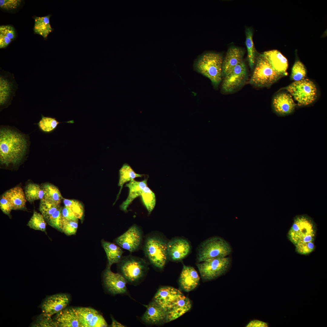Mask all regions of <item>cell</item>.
Masks as SVG:
<instances>
[{"label": "cell", "mask_w": 327, "mask_h": 327, "mask_svg": "<svg viewBox=\"0 0 327 327\" xmlns=\"http://www.w3.org/2000/svg\"><path fill=\"white\" fill-rule=\"evenodd\" d=\"M27 148L24 135L13 130L2 128L0 131V162L6 166L21 160Z\"/></svg>", "instance_id": "obj_1"}, {"label": "cell", "mask_w": 327, "mask_h": 327, "mask_svg": "<svg viewBox=\"0 0 327 327\" xmlns=\"http://www.w3.org/2000/svg\"><path fill=\"white\" fill-rule=\"evenodd\" d=\"M223 58L220 54L207 52L201 55L197 60L195 69L198 72L208 78L215 87L222 81L223 77Z\"/></svg>", "instance_id": "obj_2"}, {"label": "cell", "mask_w": 327, "mask_h": 327, "mask_svg": "<svg viewBox=\"0 0 327 327\" xmlns=\"http://www.w3.org/2000/svg\"><path fill=\"white\" fill-rule=\"evenodd\" d=\"M231 247L225 240L219 237L210 238L202 243L198 255L199 262L227 256L232 252Z\"/></svg>", "instance_id": "obj_3"}, {"label": "cell", "mask_w": 327, "mask_h": 327, "mask_svg": "<svg viewBox=\"0 0 327 327\" xmlns=\"http://www.w3.org/2000/svg\"><path fill=\"white\" fill-rule=\"evenodd\" d=\"M283 76L276 71L264 55L261 54L257 59L249 83L258 87L268 86Z\"/></svg>", "instance_id": "obj_4"}, {"label": "cell", "mask_w": 327, "mask_h": 327, "mask_svg": "<svg viewBox=\"0 0 327 327\" xmlns=\"http://www.w3.org/2000/svg\"><path fill=\"white\" fill-rule=\"evenodd\" d=\"M167 243L155 236H149L145 241L144 250L150 263L155 267L163 268L168 257Z\"/></svg>", "instance_id": "obj_5"}, {"label": "cell", "mask_w": 327, "mask_h": 327, "mask_svg": "<svg viewBox=\"0 0 327 327\" xmlns=\"http://www.w3.org/2000/svg\"><path fill=\"white\" fill-rule=\"evenodd\" d=\"M285 89L289 92L299 106H306L316 99L317 91L315 84L308 79L295 81Z\"/></svg>", "instance_id": "obj_6"}, {"label": "cell", "mask_w": 327, "mask_h": 327, "mask_svg": "<svg viewBox=\"0 0 327 327\" xmlns=\"http://www.w3.org/2000/svg\"><path fill=\"white\" fill-rule=\"evenodd\" d=\"M119 263L121 274L130 282L138 281L148 269L147 263L144 259L131 255L121 258Z\"/></svg>", "instance_id": "obj_7"}, {"label": "cell", "mask_w": 327, "mask_h": 327, "mask_svg": "<svg viewBox=\"0 0 327 327\" xmlns=\"http://www.w3.org/2000/svg\"><path fill=\"white\" fill-rule=\"evenodd\" d=\"M315 226L313 219L306 214L298 215L294 218L288 233L289 240L295 246L307 236L315 234Z\"/></svg>", "instance_id": "obj_8"}, {"label": "cell", "mask_w": 327, "mask_h": 327, "mask_svg": "<svg viewBox=\"0 0 327 327\" xmlns=\"http://www.w3.org/2000/svg\"><path fill=\"white\" fill-rule=\"evenodd\" d=\"M231 259L228 256L208 260L197 264L200 274L204 279L210 280L223 274L229 268Z\"/></svg>", "instance_id": "obj_9"}, {"label": "cell", "mask_w": 327, "mask_h": 327, "mask_svg": "<svg viewBox=\"0 0 327 327\" xmlns=\"http://www.w3.org/2000/svg\"><path fill=\"white\" fill-rule=\"evenodd\" d=\"M247 77L246 65L242 61L224 76L222 91L228 93L237 90L244 84Z\"/></svg>", "instance_id": "obj_10"}, {"label": "cell", "mask_w": 327, "mask_h": 327, "mask_svg": "<svg viewBox=\"0 0 327 327\" xmlns=\"http://www.w3.org/2000/svg\"><path fill=\"white\" fill-rule=\"evenodd\" d=\"M142 239V231L139 227L134 224L117 237L115 242L123 249L132 252L140 248Z\"/></svg>", "instance_id": "obj_11"}, {"label": "cell", "mask_w": 327, "mask_h": 327, "mask_svg": "<svg viewBox=\"0 0 327 327\" xmlns=\"http://www.w3.org/2000/svg\"><path fill=\"white\" fill-rule=\"evenodd\" d=\"M70 301L65 294H54L48 297L41 306L42 314L49 316L57 314L66 308Z\"/></svg>", "instance_id": "obj_12"}, {"label": "cell", "mask_w": 327, "mask_h": 327, "mask_svg": "<svg viewBox=\"0 0 327 327\" xmlns=\"http://www.w3.org/2000/svg\"><path fill=\"white\" fill-rule=\"evenodd\" d=\"M103 280L106 288L113 294H123L127 292V280L119 273L112 272L108 266L103 274Z\"/></svg>", "instance_id": "obj_13"}, {"label": "cell", "mask_w": 327, "mask_h": 327, "mask_svg": "<svg viewBox=\"0 0 327 327\" xmlns=\"http://www.w3.org/2000/svg\"><path fill=\"white\" fill-rule=\"evenodd\" d=\"M82 327H107L103 316L94 309L89 307L76 308Z\"/></svg>", "instance_id": "obj_14"}, {"label": "cell", "mask_w": 327, "mask_h": 327, "mask_svg": "<svg viewBox=\"0 0 327 327\" xmlns=\"http://www.w3.org/2000/svg\"><path fill=\"white\" fill-rule=\"evenodd\" d=\"M182 294L177 289L171 287H164L158 290L154 297L153 301L167 312L171 308Z\"/></svg>", "instance_id": "obj_15"}, {"label": "cell", "mask_w": 327, "mask_h": 327, "mask_svg": "<svg viewBox=\"0 0 327 327\" xmlns=\"http://www.w3.org/2000/svg\"><path fill=\"white\" fill-rule=\"evenodd\" d=\"M53 320L56 327H82L76 308H65L56 314Z\"/></svg>", "instance_id": "obj_16"}, {"label": "cell", "mask_w": 327, "mask_h": 327, "mask_svg": "<svg viewBox=\"0 0 327 327\" xmlns=\"http://www.w3.org/2000/svg\"><path fill=\"white\" fill-rule=\"evenodd\" d=\"M146 310L142 319L150 324H159L166 322L167 312L153 301L146 306Z\"/></svg>", "instance_id": "obj_17"}, {"label": "cell", "mask_w": 327, "mask_h": 327, "mask_svg": "<svg viewBox=\"0 0 327 327\" xmlns=\"http://www.w3.org/2000/svg\"><path fill=\"white\" fill-rule=\"evenodd\" d=\"M168 257L174 261L180 260L189 253L190 247L188 242L182 239H175L167 243Z\"/></svg>", "instance_id": "obj_18"}, {"label": "cell", "mask_w": 327, "mask_h": 327, "mask_svg": "<svg viewBox=\"0 0 327 327\" xmlns=\"http://www.w3.org/2000/svg\"><path fill=\"white\" fill-rule=\"evenodd\" d=\"M272 105L276 112L285 115L292 112L295 108L296 104L290 94L282 92L277 94L274 97Z\"/></svg>", "instance_id": "obj_19"}, {"label": "cell", "mask_w": 327, "mask_h": 327, "mask_svg": "<svg viewBox=\"0 0 327 327\" xmlns=\"http://www.w3.org/2000/svg\"><path fill=\"white\" fill-rule=\"evenodd\" d=\"M263 54L276 71L282 76L286 74L288 61L280 52L273 50L265 51Z\"/></svg>", "instance_id": "obj_20"}, {"label": "cell", "mask_w": 327, "mask_h": 327, "mask_svg": "<svg viewBox=\"0 0 327 327\" xmlns=\"http://www.w3.org/2000/svg\"><path fill=\"white\" fill-rule=\"evenodd\" d=\"M200 279L197 272L193 267L183 265L180 282L184 290L189 292L194 289L198 285Z\"/></svg>", "instance_id": "obj_21"}, {"label": "cell", "mask_w": 327, "mask_h": 327, "mask_svg": "<svg viewBox=\"0 0 327 327\" xmlns=\"http://www.w3.org/2000/svg\"><path fill=\"white\" fill-rule=\"evenodd\" d=\"M243 52L237 47H232L227 51L222 64L223 77L230 72L243 61Z\"/></svg>", "instance_id": "obj_22"}, {"label": "cell", "mask_w": 327, "mask_h": 327, "mask_svg": "<svg viewBox=\"0 0 327 327\" xmlns=\"http://www.w3.org/2000/svg\"><path fill=\"white\" fill-rule=\"evenodd\" d=\"M189 299L183 294L179 298L173 306L167 311L166 322L177 319L187 312L191 308Z\"/></svg>", "instance_id": "obj_23"}, {"label": "cell", "mask_w": 327, "mask_h": 327, "mask_svg": "<svg viewBox=\"0 0 327 327\" xmlns=\"http://www.w3.org/2000/svg\"><path fill=\"white\" fill-rule=\"evenodd\" d=\"M147 179L141 181H137L132 180L125 186L129 188V192L128 197L121 205V209L126 212L127 208L134 199L141 195L144 189L147 186Z\"/></svg>", "instance_id": "obj_24"}, {"label": "cell", "mask_w": 327, "mask_h": 327, "mask_svg": "<svg viewBox=\"0 0 327 327\" xmlns=\"http://www.w3.org/2000/svg\"><path fill=\"white\" fill-rule=\"evenodd\" d=\"M3 195L10 203L12 210H19L25 207L26 200L25 193L21 187H16L12 188Z\"/></svg>", "instance_id": "obj_25"}, {"label": "cell", "mask_w": 327, "mask_h": 327, "mask_svg": "<svg viewBox=\"0 0 327 327\" xmlns=\"http://www.w3.org/2000/svg\"><path fill=\"white\" fill-rule=\"evenodd\" d=\"M101 243L107 257L108 266L111 267L113 264L119 263L123 253L120 247L114 243L104 240H102Z\"/></svg>", "instance_id": "obj_26"}, {"label": "cell", "mask_w": 327, "mask_h": 327, "mask_svg": "<svg viewBox=\"0 0 327 327\" xmlns=\"http://www.w3.org/2000/svg\"><path fill=\"white\" fill-rule=\"evenodd\" d=\"M0 106H3L8 104L14 94L13 82L8 79L7 77L1 75L0 80Z\"/></svg>", "instance_id": "obj_27"}, {"label": "cell", "mask_w": 327, "mask_h": 327, "mask_svg": "<svg viewBox=\"0 0 327 327\" xmlns=\"http://www.w3.org/2000/svg\"><path fill=\"white\" fill-rule=\"evenodd\" d=\"M50 15L43 17H35L33 30L35 34L41 35L45 38L52 31L50 21Z\"/></svg>", "instance_id": "obj_28"}, {"label": "cell", "mask_w": 327, "mask_h": 327, "mask_svg": "<svg viewBox=\"0 0 327 327\" xmlns=\"http://www.w3.org/2000/svg\"><path fill=\"white\" fill-rule=\"evenodd\" d=\"M44 193V199L57 205H60L63 197L58 188L50 183L41 186Z\"/></svg>", "instance_id": "obj_29"}, {"label": "cell", "mask_w": 327, "mask_h": 327, "mask_svg": "<svg viewBox=\"0 0 327 327\" xmlns=\"http://www.w3.org/2000/svg\"><path fill=\"white\" fill-rule=\"evenodd\" d=\"M143 175L136 173L129 164H124L119 170L120 178L118 186L120 187V189L117 199L125 183L136 177H142Z\"/></svg>", "instance_id": "obj_30"}, {"label": "cell", "mask_w": 327, "mask_h": 327, "mask_svg": "<svg viewBox=\"0 0 327 327\" xmlns=\"http://www.w3.org/2000/svg\"><path fill=\"white\" fill-rule=\"evenodd\" d=\"M16 34L14 28L10 25L0 26V48L6 47L15 39Z\"/></svg>", "instance_id": "obj_31"}, {"label": "cell", "mask_w": 327, "mask_h": 327, "mask_svg": "<svg viewBox=\"0 0 327 327\" xmlns=\"http://www.w3.org/2000/svg\"><path fill=\"white\" fill-rule=\"evenodd\" d=\"M25 194L26 200L30 202L44 198V193L42 187L35 183L28 184L25 188Z\"/></svg>", "instance_id": "obj_32"}, {"label": "cell", "mask_w": 327, "mask_h": 327, "mask_svg": "<svg viewBox=\"0 0 327 327\" xmlns=\"http://www.w3.org/2000/svg\"><path fill=\"white\" fill-rule=\"evenodd\" d=\"M253 32L250 28L246 30V44L247 51V58L249 66L253 69L255 63V51L253 39Z\"/></svg>", "instance_id": "obj_33"}, {"label": "cell", "mask_w": 327, "mask_h": 327, "mask_svg": "<svg viewBox=\"0 0 327 327\" xmlns=\"http://www.w3.org/2000/svg\"><path fill=\"white\" fill-rule=\"evenodd\" d=\"M141 196L143 203L150 214L156 204L155 194L147 186L144 189Z\"/></svg>", "instance_id": "obj_34"}, {"label": "cell", "mask_w": 327, "mask_h": 327, "mask_svg": "<svg viewBox=\"0 0 327 327\" xmlns=\"http://www.w3.org/2000/svg\"><path fill=\"white\" fill-rule=\"evenodd\" d=\"M45 221L41 214L34 211L27 225L35 230L45 231L46 226Z\"/></svg>", "instance_id": "obj_35"}, {"label": "cell", "mask_w": 327, "mask_h": 327, "mask_svg": "<svg viewBox=\"0 0 327 327\" xmlns=\"http://www.w3.org/2000/svg\"><path fill=\"white\" fill-rule=\"evenodd\" d=\"M60 205H57L43 199L40 200L39 209L46 221L58 209Z\"/></svg>", "instance_id": "obj_36"}, {"label": "cell", "mask_w": 327, "mask_h": 327, "mask_svg": "<svg viewBox=\"0 0 327 327\" xmlns=\"http://www.w3.org/2000/svg\"><path fill=\"white\" fill-rule=\"evenodd\" d=\"M65 206L68 208L78 219H81L83 216L84 209L81 203L75 200L64 199Z\"/></svg>", "instance_id": "obj_37"}, {"label": "cell", "mask_w": 327, "mask_h": 327, "mask_svg": "<svg viewBox=\"0 0 327 327\" xmlns=\"http://www.w3.org/2000/svg\"><path fill=\"white\" fill-rule=\"evenodd\" d=\"M59 123L54 118L42 115L41 118L38 124L42 131L49 133L54 130Z\"/></svg>", "instance_id": "obj_38"}, {"label": "cell", "mask_w": 327, "mask_h": 327, "mask_svg": "<svg viewBox=\"0 0 327 327\" xmlns=\"http://www.w3.org/2000/svg\"><path fill=\"white\" fill-rule=\"evenodd\" d=\"M306 74V69L304 64L300 61H296L292 68L291 77L294 81L305 79Z\"/></svg>", "instance_id": "obj_39"}, {"label": "cell", "mask_w": 327, "mask_h": 327, "mask_svg": "<svg viewBox=\"0 0 327 327\" xmlns=\"http://www.w3.org/2000/svg\"><path fill=\"white\" fill-rule=\"evenodd\" d=\"M60 207L52 214L46 221L51 226L62 232L63 221Z\"/></svg>", "instance_id": "obj_40"}, {"label": "cell", "mask_w": 327, "mask_h": 327, "mask_svg": "<svg viewBox=\"0 0 327 327\" xmlns=\"http://www.w3.org/2000/svg\"><path fill=\"white\" fill-rule=\"evenodd\" d=\"M78 220L63 221L62 232L68 236L75 234L78 228Z\"/></svg>", "instance_id": "obj_41"}, {"label": "cell", "mask_w": 327, "mask_h": 327, "mask_svg": "<svg viewBox=\"0 0 327 327\" xmlns=\"http://www.w3.org/2000/svg\"><path fill=\"white\" fill-rule=\"evenodd\" d=\"M20 0H0V8L5 10H12L18 8L21 5Z\"/></svg>", "instance_id": "obj_42"}, {"label": "cell", "mask_w": 327, "mask_h": 327, "mask_svg": "<svg viewBox=\"0 0 327 327\" xmlns=\"http://www.w3.org/2000/svg\"><path fill=\"white\" fill-rule=\"evenodd\" d=\"M35 325L38 327H56L54 321L51 317L42 314Z\"/></svg>", "instance_id": "obj_43"}, {"label": "cell", "mask_w": 327, "mask_h": 327, "mask_svg": "<svg viewBox=\"0 0 327 327\" xmlns=\"http://www.w3.org/2000/svg\"><path fill=\"white\" fill-rule=\"evenodd\" d=\"M0 208L5 214L9 215L12 210L9 202L2 195L0 200Z\"/></svg>", "instance_id": "obj_44"}, {"label": "cell", "mask_w": 327, "mask_h": 327, "mask_svg": "<svg viewBox=\"0 0 327 327\" xmlns=\"http://www.w3.org/2000/svg\"><path fill=\"white\" fill-rule=\"evenodd\" d=\"M61 213L63 221L78 220L71 210L66 206L61 208Z\"/></svg>", "instance_id": "obj_45"}, {"label": "cell", "mask_w": 327, "mask_h": 327, "mask_svg": "<svg viewBox=\"0 0 327 327\" xmlns=\"http://www.w3.org/2000/svg\"><path fill=\"white\" fill-rule=\"evenodd\" d=\"M268 324L266 322L258 320H255L251 321L246 325V327H267L269 326Z\"/></svg>", "instance_id": "obj_46"}, {"label": "cell", "mask_w": 327, "mask_h": 327, "mask_svg": "<svg viewBox=\"0 0 327 327\" xmlns=\"http://www.w3.org/2000/svg\"><path fill=\"white\" fill-rule=\"evenodd\" d=\"M112 323L111 325L112 327H124L125 326L118 322L113 317H111Z\"/></svg>", "instance_id": "obj_47"}]
</instances>
